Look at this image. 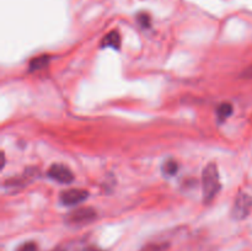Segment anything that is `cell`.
I'll list each match as a JSON object with an SVG mask.
<instances>
[{
  "label": "cell",
  "mask_w": 252,
  "mask_h": 251,
  "mask_svg": "<svg viewBox=\"0 0 252 251\" xmlns=\"http://www.w3.org/2000/svg\"><path fill=\"white\" fill-rule=\"evenodd\" d=\"M219 189H220V179H219L218 166L212 162L204 167L202 174V191H203L204 203L213 201Z\"/></svg>",
  "instance_id": "cell-1"
},
{
  "label": "cell",
  "mask_w": 252,
  "mask_h": 251,
  "mask_svg": "<svg viewBox=\"0 0 252 251\" xmlns=\"http://www.w3.org/2000/svg\"><path fill=\"white\" fill-rule=\"evenodd\" d=\"M252 209V198L250 194L248 193H240L236 197L235 202H234L233 209H231V214H233L234 219L238 220H243L246 217H249Z\"/></svg>",
  "instance_id": "cell-2"
},
{
  "label": "cell",
  "mask_w": 252,
  "mask_h": 251,
  "mask_svg": "<svg viewBox=\"0 0 252 251\" xmlns=\"http://www.w3.org/2000/svg\"><path fill=\"white\" fill-rule=\"evenodd\" d=\"M97 213L94 208L90 207H84V208L75 209V211L70 212L66 216V221L69 224H76V225H83V224H88L90 221L95 220Z\"/></svg>",
  "instance_id": "cell-3"
},
{
  "label": "cell",
  "mask_w": 252,
  "mask_h": 251,
  "mask_svg": "<svg viewBox=\"0 0 252 251\" xmlns=\"http://www.w3.org/2000/svg\"><path fill=\"white\" fill-rule=\"evenodd\" d=\"M48 176L61 184H71L74 181V174L68 166L63 164H53L48 170Z\"/></svg>",
  "instance_id": "cell-4"
},
{
  "label": "cell",
  "mask_w": 252,
  "mask_h": 251,
  "mask_svg": "<svg viewBox=\"0 0 252 251\" xmlns=\"http://www.w3.org/2000/svg\"><path fill=\"white\" fill-rule=\"evenodd\" d=\"M89 197V192L83 188H71L62 192L61 203L64 206H74V204L83 203Z\"/></svg>",
  "instance_id": "cell-5"
},
{
  "label": "cell",
  "mask_w": 252,
  "mask_h": 251,
  "mask_svg": "<svg viewBox=\"0 0 252 251\" xmlns=\"http://www.w3.org/2000/svg\"><path fill=\"white\" fill-rule=\"evenodd\" d=\"M101 47H111V48L120 49L121 47V36L117 31H111L103 37L102 42H101Z\"/></svg>",
  "instance_id": "cell-6"
},
{
  "label": "cell",
  "mask_w": 252,
  "mask_h": 251,
  "mask_svg": "<svg viewBox=\"0 0 252 251\" xmlns=\"http://www.w3.org/2000/svg\"><path fill=\"white\" fill-rule=\"evenodd\" d=\"M49 63V57L48 56H39L36 57V58L32 59L30 62V70L31 71H36V70H41V69L46 68Z\"/></svg>",
  "instance_id": "cell-7"
},
{
  "label": "cell",
  "mask_w": 252,
  "mask_h": 251,
  "mask_svg": "<svg viewBox=\"0 0 252 251\" xmlns=\"http://www.w3.org/2000/svg\"><path fill=\"white\" fill-rule=\"evenodd\" d=\"M231 113H233V106L229 102H224L221 105H219L218 110H217V117H218L219 122H223L226 118L230 117Z\"/></svg>",
  "instance_id": "cell-8"
},
{
  "label": "cell",
  "mask_w": 252,
  "mask_h": 251,
  "mask_svg": "<svg viewBox=\"0 0 252 251\" xmlns=\"http://www.w3.org/2000/svg\"><path fill=\"white\" fill-rule=\"evenodd\" d=\"M179 170V165L175 160H167L162 164V174L166 175V176H172L175 175Z\"/></svg>",
  "instance_id": "cell-9"
},
{
  "label": "cell",
  "mask_w": 252,
  "mask_h": 251,
  "mask_svg": "<svg viewBox=\"0 0 252 251\" xmlns=\"http://www.w3.org/2000/svg\"><path fill=\"white\" fill-rule=\"evenodd\" d=\"M169 249V244L166 243H158V244H149L144 246L142 251H166Z\"/></svg>",
  "instance_id": "cell-10"
},
{
  "label": "cell",
  "mask_w": 252,
  "mask_h": 251,
  "mask_svg": "<svg viewBox=\"0 0 252 251\" xmlns=\"http://www.w3.org/2000/svg\"><path fill=\"white\" fill-rule=\"evenodd\" d=\"M38 248H37V244L33 243V241H27V243H24L22 245H20L19 248L16 249V251H37Z\"/></svg>",
  "instance_id": "cell-11"
},
{
  "label": "cell",
  "mask_w": 252,
  "mask_h": 251,
  "mask_svg": "<svg viewBox=\"0 0 252 251\" xmlns=\"http://www.w3.org/2000/svg\"><path fill=\"white\" fill-rule=\"evenodd\" d=\"M137 20H138V22H139L140 26L144 27V29H149L150 27V16L148 14L142 12V14L138 15Z\"/></svg>",
  "instance_id": "cell-12"
},
{
  "label": "cell",
  "mask_w": 252,
  "mask_h": 251,
  "mask_svg": "<svg viewBox=\"0 0 252 251\" xmlns=\"http://www.w3.org/2000/svg\"><path fill=\"white\" fill-rule=\"evenodd\" d=\"M244 78H252V65L249 66L245 71L243 73Z\"/></svg>",
  "instance_id": "cell-13"
},
{
  "label": "cell",
  "mask_w": 252,
  "mask_h": 251,
  "mask_svg": "<svg viewBox=\"0 0 252 251\" xmlns=\"http://www.w3.org/2000/svg\"><path fill=\"white\" fill-rule=\"evenodd\" d=\"M86 251H102L101 249H97V248H89Z\"/></svg>",
  "instance_id": "cell-14"
},
{
  "label": "cell",
  "mask_w": 252,
  "mask_h": 251,
  "mask_svg": "<svg viewBox=\"0 0 252 251\" xmlns=\"http://www.w3.org/2000/svg\"><path fill=\"white\" fill-rule=\"evenodd\" d=\"M54 251H64V250H62V249H59V248H57V249H56V250H54Z\"/></svg>",
  "instance_id": "cell-15"
}]
</instances>
